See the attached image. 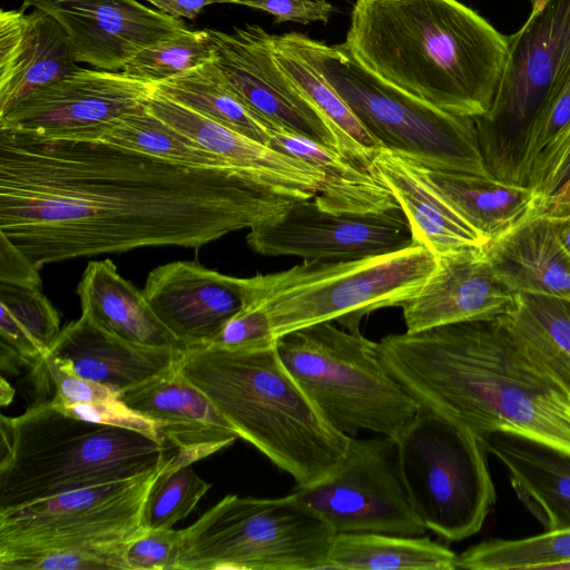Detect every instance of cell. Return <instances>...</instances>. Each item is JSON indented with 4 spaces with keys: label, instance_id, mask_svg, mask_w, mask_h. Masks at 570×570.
I'll use <instances>...</instances> for the list:
<instances>
[{
    "label": "cell",
    "instance_id": "1",
    "mask_svg": "<svg viewBox=\"0 0 570 570\" xmlns=\"http://www.w3.org/2000/svg\"><path fill=\"white\" fill-rule=\"evenodd\" d=\"M296 200L234 168L0 130V232L39 269L140 247L198 248L274 222Z\"/></svg>",
    "mask_w": 570,
    "mask_h": 570
},
{
    "label": "cell",
    "instance_id": "2",
    "mask_svg": "<svg viewBox=\"0 0 570 570\" xmlns=\"http://www.w3.org/2000/svg\"><path fill=\"white\" fill-rule=\"evenodd\" d=\"M376 356L420 405L479 436L510 433L570 455V395L530 357L507 314L387 335Z\"/></svg>",
    "mask_w": 570,
    "mask_h": 570
},
{
    "label": "cell",
    "instance_id": "3",
    "mask_svg": "<svg viewBox=\"0 0 570 570\" xmlns=\"http://www.w3.org/2000/svg\"><path fill=\"white\" fill-rule=\"evenodd\" d=\"M345 46L367 70L443 111L487 114L509 37L459 0H355Z\"/></svg>",
    "mask_w": 570,
    "mask_h": 570
},
{
    "label": "cell",
    "instance_id": "4",
    "mask_svg": "<svg viewBox=\"0 0 570 570\" xmlns=\"http://www.w3.org/2000/svg\"><path fill=\"white\" fill-rule=\"evenodd\" d=\"M177 367L238 438L297 485L326 476L344 456L351 436L322 415L284 366L276 344L264 350L188 347L181 351Z\"/></svg>",
    "mask_w": 570,
    "mask_h": 570
},
{
    "label": "cell",
    "instance_id": "5",
    "mask_svg": "<svg viewBox=\"0 0 570 570\" xmlns=\"http://www.w3.org/2000/svg\"><path fill=\"white\" fill-rule=\"evenodd\" d=\"M0 513L157 470L177 449L134 429L69 415L50 401L0 420Z\"/></svg>",
    "mask_w": 570,
    "mask_h": 570
},
{
    "label": "cell",
    "instance_id": "6",
    "mask_svg": "<svg viewBox=\"0 0 570 570\" xmlns=\"http://www.w3.org/2000/svg\"><path fill=\"white\" fill-rule=\"evenodd\" d=\"M436 265L425 246L411 245L351 261H308L288 269L245 279V301L261 305L274 337L322 322L360 332L362 318L380 308L402 306Z\"/></svg>",
    "mask_w": 570,
    "mask_h": 570
},
{
    "label": "cell",
    "instance_id": "7",
    "mask_svg": "<svg viewBox=\"0 0 570 570\" xmlns=\"http://www.w3.org/2000/svg\"><path fill=\"white\" fill-rule=\"evenodd\" d=\"M281 38L334 88L383 148L429 169L491 176L473 118L443 111L393 87L363 67L345 43L328 46L299 32Z\"/></svg>",
    "mask_w": 570,
    "mask_h": 570
},
{
    "label": "cell",
    "instance_id": "8",
    "mask_svg": "<svg viewBox=\"0 0 570 570\" xmlns=\"http://www.w3.org/2000/svg\"><path fill=\"white\" fill-rule=\"evenodd\" d=\"M284 366L322 415L340 432L360 431L397 440L420 404L383 367L376 342L333 322L279 336Z\"/></svg>",
    "mask_w": 570,
    "mask_h": 570
},
{
    "label": "cell",
    "instance_id": "9",
    "mask_svg": "<svg viewBox=\"0 0 570 570\" xmlns=\"http://www.w3.org/2000/svg\"><path fill=\"white\" fill-rule=\"evenodd\" d=\"M335 534L294 492L228 494L181 530L177 570H322Z\"/></svg>",
    "mask_w": 570,
    "mask_h": 570
},
{
    "label": "cell",
    "instance_id": "10",
    "mask_svg": "<svg viewBox=\"0 0 570 570\" xmlns=\"http://www.w3.org/2000/svg\"><path fill=\"white\" fill-rule=\"evenodd\" d=\"M570 68V0H538L509 36L505 67L490 109L474 118L489 174L527 186V155L534 128Z\"/></svg>",
    "mask_w": 570,
    "mask_h": 570
},
{
    "label": "cell",
    "instance_id": "11",
    "mask_svg": "<svg viewBox=\"0 0 570 570\" xmlns=\"http://www.w3.org/2000/svg\"><path fill=\"white\" fill-rule=\"evenodd\" d=\"M487 452L471 429L419 406L396 440V463L411 507L426 530L460 541L482 529L497 500Z\"/></svg>",
    "mask_w": 570,
    "mask_h": 570
},
{
    "label": "cell",
    "instance_id": "12",
    "mask_svg": "<svg viewBox=\"0 0 570 570\" xmlns=\"http://www.w3.org/2000/svg\"><path fill=\"white\" fill-rule=\"evenodd\" d=\"M160 468L0 513V566L51 550L125 547L146 530L142 509Z\"/></svg>",
    "mask_w": 570,
    "mask_h": 570
},
{
    "label": "cell",
    "instance_id": "13",
    "mask_svg": "<svg viewBox=\"0 0 570 570\" xmlns=\"http://www.w3.org/2000/svg\"><path fill=\"white\" fill-rule=\"evenodd\" d=\"M335 533L417 537L428 531L415 515L396 463V441L351 436L340 463L324 478L293 491Z\"/></svg>",
    "mask_w": 570,
    "mask_h": 570
},
{
    "label": "cell",
    "instance_id": "14",
    "mask_svg": "<svg viewBox=\"0 0 570 570\" xmlns=\"http://www.w3.org/2000/svg\"><path fill=\"white\" fill-rule=\"evenodd\" d=\"M156 83L121 71L82 69L33 92L0 117V130L45 138L99 139L144 106Z\"/></svg>",
    "mask_w": 570,
    "mask_h": 570
},
{
    "label": "cell",
    "instance_id": "15",
    "mask_svg": "<svg viewBox=\"0 0 570 570\" xmlns=\"http://www.w3.org/2000/svg\"><path fill=\"white\" fill-rule=\"evenodd\" d=\"M209 33L213 61L228 87L269 130L281 128L345 154L327 120L277 63L273 35L257 24Z\"/></svg>",
    "mask_w": 570,
    "mask_h": 570
},
{
    "label": "cell",
    "instance_id": "16",
    "mask_svg": "<svg viewBox=\"0 0 570 570\" xmlns=\"http://www.w3.org/2000/svg\"><path fill=\"white\" fill-rule=\"evenodd\" d=\"M246 240L262 255L308 261L357 259L414 242L401 208L336 214L321 209L313 198L296 200L278 219L250 228Z\"/></svg>",
    "mask_w": 570,
    "mask_h": 570
},
{
    "label": "cell",
    "instance_id": "17",
    "mask_svg": "<svg viewBox=\"0 0 570 570\" xmlns=\"http://www.w3.org/2000/svg\"><path fill=\"white\" fill-rule=\"evenodd\" d=\"M53 17L68 35L77 62L120 71L141 49L186 30L179 19L136 0H23Z\"/></svg>",
    "mask_w": 570,
    "mask_h": 570
},
{
    "label": "cell",
    "instance_id": "18",
    "mask_svg": "<svg viewBox=\"0 0 570 570\" xmlns=\"http://www.w3.org/2000/svg\"><path fill=\"white\" fill-rule=\"evenodd\" d=\"M142 292L184 350L210 344L246 296L244 278L184 261L154 268Z\"/></svg>",
    "mask_w": 570,
    "mask_h": 570
},
{
    "label": "cell",
    "instance_id": "19",
    "mask_svg": "<svg viewBox=\"0 0 570 570\" xmlns=\"http://www.w3.org/2000/svg\"><path fill=\"white\" fill-rule=\"evenodd\" d=\"M515 294L497 276L484 246L436 256L429 278L401 307L407 333L509 314Z\"/></svg>",
    "mask_w": 570,
    "mask_h": 570
},
{
    "label": "cell",
    "instance_id": "20",
    "mask_svg": "<svg viewBox=\"0 0 570 570\" xmlns=\"http://www.w3.org/2000/svg\"><path fill=\"white\" fill-rule=\"evenodd\" d=\"M156 116L187 135L272 191L293 198H313L325 177L314 165L281 153L181 105L155 95L146 102Z\"/></svg>",
    "mask_w": 570,
    "mask_h": 570
},
{
    "label": "cell",
    "instance_id": "21",
    "mask_svg": "<svg viewBox=\"0 0 570 570\" xmlns=\"http://www.w3.org/2000/svg\"><path fill=\"white\" fill-rule=\"evenodd\" d=\"M71 41L49 13L35 8L0 11V117L41 88L71 75Z\"/></svg>",
    "mask_w": 570,
    "mask_h": 570
},
{
    "label": "cell",
    "instance_id": "22",
    "mask_svg": "<svg viewBox=\"0 0 570 570\" xmlns=\"http://www.w3.org/2000/svg\"><path fill=\"white\" fill-rule=\"evenodd\" d=\"M119 399L154 422L159 436L193 463L238 439L212 401L178 367L119 394Z\"/></svg>",
    "mask_w": 570,
    "mask_h": 570
},
{
    "label": "cell",
    "instance_id": "23",
    "mask_svg": "<svg viewBox=\"0 0 570 570\" xmlns=\"http://www.w3.org/2000/svg\"><path fill=\"white\" fill-rule=\"evenodd\" d=\"M181 351L129 343L81 314L61 330L47 356L63 371L119 395L175 370Z\"/></svg>",
    "mask_w": 570,
    "mask_h": 570
},
{
    "label": "cell",
    "instance_id": "24",
    "mask_svg": "<svg viewBox=\"0 0 570 570\" xmlns=\"http://www.w3.org/2000/svg\"><path fill=\"white\" fill-rule=\"evenodd\" d=\"M372 164L405 214L414 242L436 256L488 244L431 183L425 167L386 148L376 153Z\"/></svg>",
    "mask_w": 570,
    "mask_h": 570
},
{
    "label": "cell",
    "instance_id": "25",
    "mask_svg": "<svg viewBox=\"0 0 570 570\" xmlns=\"http://www.w3.org/2000/svg\"><path fill=\"white\" fill-rule=\"evenodd\" d=\"M481 439L508 470L519 500L546 530L570 527V455L510 433Z\"/></svg>",
    "mask_w": 570,
    "mask_h": 570
},
{
    "label": "cell",
    "instance_id": "26",
    "mask_svg": "<svg viewBox=\"0 0 570 570\" xmlns=\"http://www.w3.org/2000/svg\"><path fill=\"white\" fill-rule=\"evenodd\" d=\"M499 279L514 294L570 301V255L547 214L535 213L485 245Z\"/></svg>",
    "mask_w": 570,
    "mask_h": 570
},
{
    "label": "cell",
    "instance_id": "27",
    "mask_svg": "<svg viewBox=\"0 0 570 570\" xmlns=\"http://www.w3.org/2000/svg\"><path fill=\"white\" fill-rule=\"evenodd\" d=\"M269 132V147L323 171L324 184L313 197L321 209L336 214H365L401 208L373 164L281 128H273Z\"/></svg>",
    "mask_w": 570,
    "mask_h": 570
},
{
    "label": "cell",
    "instance_id": "28",
    "mask_svg": "<svg viewBox=\"0 0 570 570\" xmlns=\"http://www.w3.org/2000/svg\"><path fill=\"white\" fill-rule=\"evenodd\" d=\"M77 294L81 314L110 334L141 346L184 350L157 317L144 292L120 276L111 259L90 262Z\"/></svg>",
    "mask_w": 570,
    "mask_h": 570
},
{
    "label": "cell",
    "instance_id": "29",
    "mask_svg": "<svg viewBox=\"0 0 570 570\" xmlns=\"http://www.w3.org/2000/svg\"><path fill=\"white\" fill-rule=\"evenodd\" d=\"M424 167V166H423ZM431 183L478 232L497 238L539 213L534 190L491 176L433 170Z\"/></svg>",
    "mask_w": 570,
    "mask_h": 570
},
{
    "label": "cell",
    "instance_id": "30",
    "mask_svg": "<svg viewBox=\"0 0 570 570\" xmlns=\"http://www.w3.org/2000/svg\"><path fill=\"white\" fill-rule=\"evenodd\" d=\"M0 365L37 368L61 332L60 316L40 288L0 283Z\"/></svg>",
    "mask_w": 570,
    "mask_h": 570
},
{
    "label": "cell",
    "instance_id": "31",
    "mask_svg": "<svg viewBox=\"0 0 570 570\" xmlns=\"http://www.w3.org/2000/svg\"><path fill=\"white\" fill-rule=\"evenodd\" d=\"M456 558L458 554L429 535L338 533L332 541L323 569L454 570Z\"/></svg>",
    "mask_w": 570,
    "mask_h": 570
},
{
    "label": "cell",
    "instance_id": "32",
    "mask_svg": "<svg viewBox=\"0 0 570 570\" xmlns=\"http://www.w3.org/2000/svg\"><path fill=\"white\" fill-rule=\"evenodd\" d=\"M507 315L530 357L570 395V301L517 293Z\"/></svg>",
    "mask_w": 570,
    "mask_h": 570
},
{
    "label": "cell",
    "instance_id": "33",
    "mask_svg": "<svg viewBox=\"0 0 570 570\" xmlns=\"http://www.w3.org/2000/svg\"><path fill=\"white\" fill-rule=\"evenodd\" d=\"M155 95L269 145V128L235 96L213 60L156 83Z\"/></svg>",
    "mask_w": 570,
    "mask_h": 570
},
{
    "label": "cell",
    "instance_id": "34",
    "mask_svg": "<svg viewBox=\"0 0 570 570\" xmlns=\"http://www.w3.org/2000/svg\"><path fill=\"white\" fill-rule=\"evenodd\" d=\"M274 57L289 80L309 99L338 136L346 155L372 165L382 145L364 128L334 88L295 52L281 36L273 35Z\"/></svg>",
    "mask_w": 570,
    "mask_h": 570
},
{
    "label": "cell",
    "instance_id": "35",
    "mask_svg": "<svg viewBox=\"0 0 570 570\" xmlns=\"http://www.w3.org/2000/svg\"><path fill=\"white\" fill-rule=\"evenodd\" d=\"M99 139L177 164L233 168L156 116L146 104L121 117Z\"/></svg>",
    "mask_w": 570,
    "mask_h": 570
},
{
    "label": "cell",
    "instance_id": "36",
    "mask_svg": "<svg viewBox=\"0 0 570 570\" xmlns=\"http://www.w3.org/2000/svg\"><path fill=\"white\" fill-rule=\"evenodd\" d=\"M570 558V527L522 539H490L464 550L456 569H544Z\"/></svg>",
    "mask_w": 570,
    "mask_h": 570
},
{
    "label": "cell",
    "instance_id": "37",
    "mask_svg": "<svg viewBox=\"0 0 570 570\" xmlns=\"http://www.w3.org/2000/svg\"><path fill=\"white\" fill-rule=\"evenodd\" d=\"M191 463L178 450L163 463L142 509L145 529L173 528L196 508L209 490L210 484L199 478Z\"/></svg>",
    "mask_w": 570,
    "mask_h": 570
},
{
    "label": "cell",
    "instance_id": "38",
    "mask_svg": "<svg viewBox=\"0 0 570 570\" xmlns=\"http://www.w3.org/2000/svg\"><path fill=\"white\" fill-rule=\"evenodd\" d=\"M214 55L209 29H186L141 49L120 71L158 83L212 61Z\"/></svg>",
    "mask_w": 570,
    "mask_h": 570
},
{
    "label": "cell",
    "instance_id": "39",
    "mask_svg": "<svg viewBox=\"0 0 570 570\" xmlns=\"http://www.w3.org/2000/svg\"><path fill=\"white\" fill-rule=\"evenodd\" d=\"M527 186L537 195L539 213L570 210V128L531 173Z\"/></svg>",
    "mask_w": 570,
    "mask_h": 570
},
{
    "label": "cell",
    "instance_id": "40",
    "mask_svg": "<svg viewBox=\"0 0 570 570\" xmlns=\"http://www.w3.org/2000/svg\"><path fill=\"white\" fill-rule=\"evenodd\" d=\"M125 547L96 549H62L17 558L0 566V570H126Z\"/></svg>",
    "mask_w": 570,
    "mask_h": 570
},
{
    "label": "cell",
    "instance_id": "41",
    "mask_svg": "<svg viewBox=\"0 0 570 570\" xmlns=\"http://www.w3.org/2000/svg\"><path fill=\"white\" fill-rule=\"evenodd\" d=\"M570 128V68L552 92L531 137L527 155V183L531 173Z\"/></svg>",
    "mask_w": 570,
    "mask_h": 570
},
{
    "label": "cell",
    "instance_id": "42",
    "mask_svg": "<svg viewBox=\"0 0 570 570\" xmlns=\"http://www.w3.org/2000/svg\"><path fill=\"white\" fill-rule=\"evenodd\" d=\"M181 530H144L124 550L126 570H177Z\"/></svg>",
    "mask_w": 570,
    "mask_h": 570
},
{
    "label": "cell",
    "instance_id": "43",
    "mask_svg": "<svg viewBox=\"0 0 570 570\" xmlns=\"http://www.w3.org/2000/svg\"><path fill=\"white\" fill-rule=\"evenodd\" d=\"M275 344L276 338L265 309L256 303L245 301L244 306L208 345L227 350H264Z\"/></svg>",
    "mask_w": 570,
    "mask_h": 570
},
{
    "label": "cell",
    "instance_id": "44",
    "mask_svg": "<svg viewBox=\"0 0 570 570\" xmlns=\"http://www.w3.org/2000/svg\"><path fill=\"white\" fill-rule=\"evenodd\" d=\"M239 4L266 11L275 17V22L295 21L303 24L327 22L334 11L326 0H243Z\"/></svg>",
    "mask_w": 570,
    "mask_h": 570
},
{
    "label": "cell",
    "instance_id": "45",
    "mask_svg": "<svg viewBox=\"0 0 570 570\" xmlns=\"http://www.w3.org/2000/svg\"><path fill=\"white\" fill-rule=\"evenodd\" d=\"M0 283L40 288L39 268L0 232Z\"/></svg>",
    "mask_w": 570,
    "mask_h": 570
},
{
    "label": "cell",
    "instance_id": "46",
    "mask_svg": "<svg viewBox=\"0 0 570 570\" xmlns=\"http://www.w3.org/2000/svg\"><path fill=\"white\" fill-rule=\"evenodd\" d=\"M159 11L175 18L194 20L203 9L213 3L229 2V0H147Z\"/></svg>",
    "mask_w": 570,
    "mask_h": 570
},
{
    "label": "cell",
    "instance_id": "47",
    "mask_svg": "<svg viewBox=\"0 0 570 570\" xmlns=\"http://www.w3.org/2000/svg\"><path fill=\"white\" fill-rule=\"evenodd\" d=\"M547 215L559 242L570 255V210L559 215Z\"/></svg>",
    "mask_w": 570,
    "mask_h": 570
},
{
    "label": "cell",
    "instance_id": "48",
    "mask_svg": "<svg viewBox=\"0 0 570 570\" xmlns=\"http://www.w3.org/2000/svg\"><path fill=\"white\" fill-rule=\"evenodd\" d=\"M548 570H570V558L556 564H552L551 567H549Z\"/></svg>",
    "mask_w": 570,
    "mask_h": 570
},
{
    "label": "cell",
    "instance_id": "49",
    "mask_svg": "<svg viewBox=\"0 0 570 570\" xmlns=\"http://www.w3.org/2000/svg\"><path fill=\"white\" fill-rule=\"evenodd\" d=\"M240 1H243V0H229V3H237V4H239Z\"/></svg>",
    "mask_w": 570,
    "mask_h": 570
},
{
    "label": "cell",
    "instance_id": "50",
    "mask_svg": "<svg viewBox=\"0 0 570 570\" xmlns=\"http://www.w3.org/2000/svg\"><path fill=\"white\" fill-rule=\"evenodd\" d=\"M535 1H538V0H531L532 3L535 2Z\"/></svg>",
    "mask_w": 570,
    "mask_h": 570
}]
</instances>
